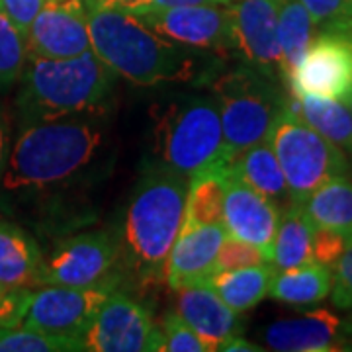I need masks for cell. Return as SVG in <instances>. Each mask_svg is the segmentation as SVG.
I'll return each mask as SVG.
<instances>
[{
	"label": "cell",
	"instance_id": "obj_11",
	"mask_svg": "<svg viewBox=\"0 0 352 352\" xmlns=\"http://www.w3.org/2000/svg\"><path fill=\"white\" fill-rule=\"evenodd\" d=\"M233 55L256 73L282 82L278 47V2L235 0L227 6Z\"/></svg>",
	"mask_w": 352,
	"mask_h": 352
},
{
	"label": "cell",
	"instance_id": "obj_26",
	"mask_svg": "<svg viewBox=\"0 0 352 352\" xmlns=\"http://www.w3.org/2000/svg\"><path fill=\"white\" fill-rule=\"evenodd\" d=\"M311 233L314 227L303 215L300 206H289L282 212L270 258L276 272L314 263Z\"/></svg>",
	"mask_w": 352,
	"mask_h": 352
},
{
	"label": "cell",
	"instance_id": "obj_21",
	"mask_svg": "<svg viewBox=\"0 0 352 352\" xmlns=\"http://www.w3.org/2000/svg\"><path fill=\"white\" fill-rule=\"evenodd\" d=\"M314 229H331L352 245V176H337L311 192L302 206Z\"/></svg>",
	"mask_w": 352,
	"mask_h": 352
},
{
	"label": "cell",
	"instance_id": "obj_25",
	"mask_svg": "<svg viewBox=\"0 0 352 352\" xmlns=\"http://www.w3.org/2000/svg\"><path fill=\"white\" fill-rule=\"evenodd\" d=\"M333 286V270L331 266L319 263H309L280 270L274 274L268 296L280 303L289 305H311L325 300Z\"/></svg>",
	"mask_w": 352,
	"mask_h": 352
},
{
	"label": "cell",
	"instance_id": "obj_28",
	"mask_svg": "<svg viewBox=\"0 0 352 352\" xmlns=\"http://www.w3.org/2000/svg\"><path fill=\"white\" fill-rule=\"evenodd\" d=\"M87 351L80 337L55 335L38 329L0 327V352H80Z\"/></svg>",
	"mask_w": 352,
	"mask_h": 352
},
{
	"label": "cell",
	"instance_id": "obj_24",
	"mask_svg": "<svg viewBox=\"0 0 352 352\" xmlns=\"http://www.w3.org/2000/svg\"><path fill=\"white\" fill-rule=\"evenodd\" d=\"M274 274L276 270L270 263L252 264L215 272L210 280V286L233 311L245 314L268 296Z\"/></svg>",
	"mask_w": 352,
	"mask_h": 352
},
{
	"label": "cell",
	"instance_id": "obj_41",
	"mask_svg": "<svg viewBox=\"0 0 352 352\" xmlns=\"http://www.w3.org/2000/svg\"><path fill=\"white\" fill-rule=\"evenodd\" d=\"M319 30H331V32H337L340 36L349 39L352 43V16L351 18H342V20H335V22H329L323 24Z\"/></svg>",
	"mask_w": 352,
	"mask_h": 352
},
{
	"label": "cell",
	"instance_id": "obj_31",
	"mask_svg": "<svg viewBox=\"0 0 352 352\" xmlns=\"http://www.w3.org/2000/svg\"><path fill=\"white\" fill-rule=\"evenodd\" d=\"M266 263L263 252L258 251L254 245L247 241L237 239L226 235V239L219 247L217 252V261H215V270H233V268H243V266H252V264Z\"/></svg>",
	"mask_w": 352,
	"mask_h": 352
},
{
	"label": "cell",
	"instance_id": "obj_32",
	"mask_svg": "<svg viewBox=\"0 0 352 352\" xmlns=\"http://www.w3.org/2000/svg\"><path fill=\"white\" fill-rule=\"evenodd\" d=\"M349 247V241L344 239L337 231L331 229H314L311 233V254L314 263L335 266L340 254Z\"/></svg>",
	"mask_w": 352,
	"mask_h": 352
},
{
	"label": "cell",
	"instance_id": "obj_46",
	"mask_svg": "<svg viewBox=\"0 0 352 352\" xmlns=\"http://www.w3.org/2000/svg\"><path fill=\"white\" fill-rule=\"evenodd\" d=\"M351 173H352V163H351Z\"/></svg>",
	"mask_w": 352,
	"mask_h": 352
},
{
	"label": "cell",
	"instance_id": "obj_34",
	"mask_svg": "<svg viewBox=\"0 0 352 352\" xmlns=\"http://www.w3.org/2000/svg\"><path fill=\"white\" fill-rule=\"evenodd\" d=\"M34 289L0 288V327H20Z\"/></svg>",
	"mask_w": 352,
	"mask_h": 352
},
{
	"label": "cell",
	"instance_id": "obj_45",
	"mask_svg": "<svg viewBox=\"0 0 352 352\" xmlns=\"http://www.w3.org/2000/svg\"><path fill=\"white\" fill-rule=\"evenodd\" d=\"M274 2H278V4H282V2H284V0H274Z\"/></svg>",
	"mask_w": 352,
	"mask_h": 352
},
{
	"label": "cell",
	"instance_id": "obj_38",
	"mask_svg": "<svg viewBox=\"0 0 352 352\" xmlns=\"http://www.w3.org/2000/svg\"><path fill=\"white\" fill-rule=\"evenodd\" d=\"M10 131H12V120L4 104H0V180L4 173V164L10 151Z\"/></svg>",
	"mask_w": 352,
	"mask_h": 352
},
{
	"label": "cell",
	"instance_id": "obj_12",
	"mask_svg": "<svg viewBox=\"0 0 352 352\" xmlns=\"http://www.w3.org/2000/svg\"><path fill=\"white\" fill-rule=\"evenodd\" d=\"M351 90L352 43L337 32L321 30L289 78L288 92L342 102Z\"/></svg>",
	"mask_w": 352,
	"mask_h": 352
},
{
	"label": "cell",
	"instance_id": "obj_30",
	"mask_svg": "<svg viewBox=\"0 0 352 352\" xmlns=\"http://www.w3.org/2000/svg\"><path fill=\"white\" fill-rule=\"evenodd\" d=\"M161 346L163 352H206L210 346L201 340V337L190 327L188 323L176 314L168 311L161 323Z\"/></svg>",
	"mask_w": 352,
	"mask_h": 352
},
{
	"label": "cell",
	"instance_id": "obj_13",
	"mask_svg": "<svg viewBox=\"0 0 352 352\" xmlns=\"http://www.w3.org/2000/svg\"><path fill=\"white\" fill-rule=\"evenodd\" d=\"M159 36L192 50L229 57L233 53L227 8L217 4H190L138 16Z\"/></svg>",
	"mask_w": 352,
	"mask_h": 352
},
{
	"label": "cell",
	"instance_id": "obj_29",
	"mask_svg": "<svg viewBox=\"0 0 352 352\" xmlns=\"http://www.w3.org/2000/svg\"><path fill=\"white\" fill-rule=\"evenodd\" d=\"M25 63V41L0 6V94L20 80Z\"/></svg>",
	"mask_w": 352,
	"mask_h": 352
},
{
	"label": "cell",
	"instance_id": "obj_35",
	"mask_svg": "<svg viewBox=\"0 0 352 352\" xmlns=\"http://www.w3.org/2000/svg\"><path fill=\"white\" fill-rule=\"evenodd\" d=\"M300 2L309 12L317 28L352 16V0H300Z\"/></svg>",
	"mask_w": 352,
	"mask_h": 352
},
{
	"label": "cell",
	"instance_id": "obj_2",
	"mask_svg": "<svg viewBox=\"0 0 352 352\" xmlns=\"http://www.w3.org/2000/svg\"><path fill=\"white\" fill-rule=\"evenodd\" d=\"M116 76L92 50L67 59L25 55L14 100L16 124L22 129L75 113L104 112L113 96Z\"/></svg>",
	"mask_w": 352,
	"mask_h": 352
},
{
	"label": "cell",
	"instance_id": "obj_10",
	"mask_svg": "<svg viewBox=\"0 0 352 352\" xmlns=\"http://www.w3.org/2000/svg\"><path fill=\"white\" fill-rule=\"evenodd\" d=\"M113 289H118V282L96 286H41L32 294L22 327L82 337Z\"/></svg>",
	"mask_w": 352,
	"mask_h": 352
},
{
	"label": "cell",
	"instance_id": "obj_1",
	"mask_svg": "<svg viewBox=\"0 0 352 352\" xmlns=\"http://www.w3.org/2000/svg\"><path fill=\"white\" fill-rule=\"evenodd\" d=\"M104 126L102 112H90L22 127L10 145L0 190L22 194L63 184L92 163Z\"/></svg>",
	"mask_w": 352,
	"mask_h": 352
},
{
	"label": "cell",
	"instance_id": "obj_9",
	"mask_svg": "<svg viewBox=\"0 0 352 352\" xmlns=\"http://www.w3.org/2000/svg\"><path fill=\"white\" fill-rule=\"evenodd\" d=\"M80 339L92 352H155L161 329L143 303L113 289Z\"/></svg>",
	"mask_w": 352,
	"mask_h": 352
},
{
	"label": "cell",
	"instance_id": "obj_17",
	"mask_svg": "<svg viewBox=\"0 0 352 352\" xmlns=\"http://www.w3.org/2000/svg\"><path fill=\"white\" fill-rule=\"evenodd\" d=\"M176 314L200 335L210 351H217L221 342L241 335L245 327L241 314L233 311L210 284L178 289Z\"/></svg>",
	"mask_w": 352,
	"mask_h": 352
},
{
	"label": "cell",
	"instance_id": "obj_36",
	"mask_svg": "<svg viewBox=\"0 0 352 352\" xmlns=\"http://www.w3.org/2000/svg\"><path fill=\"white\" fill-rule=\"evenodd\" d=\"M43 4H45V0H0L2 10L8 16V20L16 25V30L22 34L24 41L30 25Z\"/></svg>",
	"mask_w": 352,
	"mask_h": 352
},
{
	"label": "cell",
	"instance_id": "obj_43",
	"mask_svg": "<svg viewBox=\"0 0 352 352\" xmlns=\"http://www.w3.org/2000/svg\"><path fill=\"white\" fill-rule=\"evenodd\" d=\"M344 104H346V108H349V110H351V113H352V90L351 92H349V96H346V98H344Z\"/></svg>",
	"mask_w": 352,
	"mask_h": 352
},
{
	"label": "cell",
	"instance_id": "obj_27",
	"mask_svg": "<svg viewBox=\"0 0 352 352\" xmlns=\"http://www.w3.org/2000/svg\"><path fill=\"white\" fill-rule=\"evenodd\" d=\"M226 170L227 166L190 178L182 229L223 223V201L227 188Z\"/></svg>",
	"mask_w": 352,
	"mask_h": 352
},
{
	"label": "cell",
	"instance_id": "obj_39",
	"mask_svg": "<svg viewBox=\"0 0 352 352\" xmlns=\"http://www.w3.org/2000/svg\"><path fill=\"white\" fill-rule=\"evenodd\" d=\"M139 0H82L88 12H100V10H120L127 12L131 10Z\"/></svg>",
	"mask_w": 352,
	"mask_h": 352
},
{
	"label": "cell",
	"instance_id": "obj_8",
	"mask_svg": "<svg viewBox=\"0 0 352 352\" xmlns=\"http://www.w3.org/2000/svg\"><path fill=\"white\" fill-rule=\"evenodd\" d=\"M122 245L110 231H90L61 241L45 258L43 286H96L120 282Z\"/></svg>",
	"mask_w": 352,
	"mask_h": 352
},
{
	"label": "cell",
	"instance_id": "obj_6",
	"mask_svg": "<svg viewBox=\"0 0 352 352\" xmlns=\"http://www.w3.org/2000/svg\"><path fill=\"white\" fill-rule=\"evenodd\" d=\"M288 94L278 80L247 65L217 78L214 96L219 104L227 164L252 145L270 139L278 116L288 104Z\"/></svg>",
	"mask_w": 352,
	"mask_h": 352
},
{
	"label": "cell",
	"instance_id": "obj_18",
	"mask_svg": "<svg viewBox=\"0 0 352 352\" xmlns=\"http://www.w3.org/2000/svg\"><path fill=\"white\" fill-rule=\"evenodd\" d=\"M264 342L266 349L280 352L344 351L339 317L327 309L270 323L264 329Z\"/></svg>",
	"mask_w": 352,
	"mask_h": 352
},
{
	"label": "cell",
	"instance_id": "obj_40",
	"mask_svg": "<svg viewBox=\"0 0 352 352\" xmlns=\"http://www.w3.org/2000/svg\"><path fill=\"white\" fill-rule=\"evenodd\" d=\"M217 351H226V352H261V351H264V349H263V346H258V344H252L251 340L243 339V335H235V337L227 339L226 342H221Z\"/></svg>",
	"mask_w": 352,
	"mask_h": 352
},
{
	"label": "cell",
	"instance_id": "obj_4",
	"mask_svg": "<svg viewBox=\"0 0 352 352\" xmlns=\"http://www.w3.org/2000/svg\"><path fill=\"white\" fill-rule=\"evenodd\" d=\"M188 178L161 163L139 176L124 219V247L143 278L163 276L166 256L182 229Z\"/></svg>",
	"mask_w": 352,
	"mask_h": 352
},
{
	"label": "cell",
	"instance_id": "obj_33",
	"mask_svg": "<svg viewBox=\"0 0 352 352\" xmlns=\"http://www.w3.org/2000/svg\"><path fill=\"white\" fill-rule=\"evenodd\" d=\"M333 303L339 309H352V245H349L333 266Z\"/></svg>",
	"mask_w": 352,
	"mask_h": 352
},
{
	"label": "cell",
	"instance_id": "obj_5",
	"mask_svg": "<svg viewBox=\"0 0 352 352\" xmlns=\"http://www.w3.org/2000/svg\"><path fill=\"white\" fill-rule=\"evenodd\" d=\"M157 163L194 176L226 168L223 127L215 96H182L170 102L155 127Z\"/></svg>",
	"mask_w": 352,
	"mask_h": 352
},
{
	"label": "cell",
	"instance_id": "obj_23",
	"mask_svg": "<svg viewBox=\"0 0 352 352\" xmlns=\"http://www.w3.org/2000/svg\"><path fill=\"white\" fill-rule=\"evenodd\" d=\"M317 25L300 0H284L278 4V47H280V78L288 90L294 71L303 59L315 38Z\"/></svg>",
	"mask_w": 352,
	"mask_h": 352
},
{
	"label": "cell",
	"instance_id": "obj_42",
	"mask_svg": "<svg viewBox=\"0 0 352 352\" xmlns=\"http://www.w3.org/2000/svg\"><path fill=\"white\" fill-rule=\"evenodd\" d=\"M340 337L344 342V351H352V314L340 323Z\"/></svg>",
	"mask_w": 352,
	"mask_h": 352
},
{
	"label": "cell",
	"instance_id": "obj_44",
	"mask_svg": "<svg viewBox=\"0 0 352 352\" xmlns=\"http://www.w3.org/2000/svg\"><path fill=\"white\" fill-rule=\"evenodd\" d=\"M215 4H231V2H235V0H214Z\"/></svg>",
	"mask_w": 352,
	"mask_h": 352
},
{
	"label": "cell",
	"instance_id": "obj_3",
	"mask_svg": "<svg viewBox=\"0 0 352 352\" xmlns=\"http://www.w3.org/2000/svg\"><path fill=\"white\" fill-rule=\"evenodd\" d=\"M90 50L118 76L138 87L194 80L208 59L159 36L138 16L120 10L88 12Z\"/></svg>",
	"mask_w": 352,
	"mask_h": 352
},
{
	"label": "cell",
	"instance_id": "obj_15",
	"mask_svg": "<svg viewBox=\"0 0 352 352\" xmlns=\"http://www.w3.org/2000/svg\"><path fill=\"white\" fill-rule=\"evenodd\" d=\"M227 173V170H226ZM282 210L266 200L258 192L243 184L239 178L227 173L226 201H223V226L227 235L254 245L270 263Z\"/></svg>",
	"mask_w": 352,
	"mask_h": 352
},
{
	"label": "cell",
	"instance_id": "obj_7",
	"mask_svg": "<svg viewBox=\"0 0 352 352\" xmlns=\"http://www.w3.org/2000/svg\"><path fill=\"white\" fill-rule=\"evenodd\" d=\"M270 145L286 178L292 206H302L331 178L351 175L349 155L307 126L288 104L272 127Z\"/></svg>",
	"mask_w": 352,
	"mask_h": 352
},
{
	"label": "cell",
	"instance_id": "obj_19",
	"mask_svg": "<svg viewBox=\"0 0 352 352\" xmlns=\"http://www.w3.org/2000/svg\"><path fill=\"white\" fill-rule=\"evenodd\" d=\"M45 256L25 229L0 217V288L36 289L43 286Z\"/></svg>",
	"mask_w": 352,
	"mask_h": 352
},
{
	"label": "cell",
	"instance_id": "obj_37",
	"mask_svg": "<svg viewBox=\"0 0 352 352\" xmlns=\"http://www.w3.org/2000/svg\"><path fill=\"white\" fill-rule=\"evenodd\" d=\"M190 4H215V2L214 0H139L131 10H127V14L141 16V14L166 10V8H175V6H190Z\"/></svg>",
	"mask_w": 352,
	"mask_h": 352
},
{
	"label": "cell",
	"instance_id": "obj_20",
	"mask_svg": "<svg viewBox=\"0 0 352 352\" xmlns=\"http://www.w3.org/2000/svg\"><path fill=\"white\" fill-rule=\"evenodd\" d=\"M227 173L239 178L243 184L258 192L266 200L276 204L282 212L292 206L288 184L282 166L278 163L276 153L270 145V139L261 141L241 153L235 161L227 164Z\"/></svg>",
	"mask_w": 352,
	"mask_h": 352
},
{
	"label": "cell",
	"instance_id": "obj_16",
	"mask_svg": "<svg viewBox=\"0 0 352 352\" xmlns=\"http://www.w3.org/2000/svg\"><path fill=\"white\" fill-rule=\"evenodd\" d=\"M226 235L227 229L223 223L180 229L164 263L163 276L168 288L178 292L210 284L217 272L215 261Z\"/></svg>",
	"mask_w": 352,
	"mask_h": 352
},
{
	"label": "cell",
	"instance_id": "obj_22",
	"mask_svg": "<svg viewBox=\"0 0 352 352\" xmlns=\"http://www.w3.org/2000/svg\"><path fill=\"white\" fill-rule=\"evenodd\" d=\"M288 106L307 126L352 157V113L344 102L289 92Z\"/></svg>",
	"mask_w": 352,
	"mask_h": 352
},
{
	"label": "cell",
	"instance_id": "obj_14",
	"mask_svg": "<svg viewBox=\"0 0 352 352\" xmlns=\"http://www.w3.org/2000/svg\"><path fill=\"white\" fill-rule=\"evenodd\" d=\"M90 50L88 10L82 0H47L25 36V55L67 59Z\"/></svg>",
	"mask_w": 352,
	"mask_h": 352
}]
</instances>
